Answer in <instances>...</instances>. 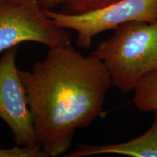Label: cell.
Listing matches in <instances>:
<instances>
[{"instance_id":"cell-1","label":"cell","mask_w":157,"mask_h":157,"mask_svg":"<svg viewBox=\"0 0 157 157\" xmlns=\"http://www.w3.org/2000/svg\"><path fill=\"white\" fill-rule=\"evenodd\" d=\"M37 139L48 156L63 155L78 129L101 115L113 85L103 63L70 45L49 48L30 71L20 70Z\"/></svg>"},{"instance_id":"cell-2","label":"cell","mask_w":157,"mask_h":157,"mask_svg":"<svg viewBox=\"0 0 157 157\" xmlns=\"http://www.w3.org/2000/svg\"><path fill=\"white\" fill-rule=\"evenodd\" d=\"M91 54L99 58L121 93L134 90L141 78L157 70V21H132L116 28Z\"/></svg>"},{"instance_id":"cell-8","label":"cell","mask_w":157,"mask_h":157,"mask_svg":"<svg viewBox=\"0 0 157 157\" xmlns=\"http://www.w3.org/2000/svg\"><path fill=\"white\" fill-rule=\"evenodd\" d=\"M120 0H70L66 4V13L80 14L95 10L114 4Z\"/></svg>"},{"instance_id":"cell-5","label":"cell","mask_w":157,"mask_h":157,"mask_svg":"<svg viewBox=\"0 0 157 157\" xmlns=\"http://www.w3.org/2000/svg\"><path fill=\"white\" fill-rule=\"evenodd\" d=\"M17 52V46L13 47L0 58V119L10 128L16 145L42 148L16 66Z\"/></svg>"},{"instance_id":"cell-6","label":"cell","mask_w":157,"mask_h":157,"mask_svg":"<svg viewBox=\"0 0 157 157\" xmlns=\"http://www.w3.org/2000/svg\"><path fill=\"white\" fill-rule=\"evenodd\" d=\"M146 132L127 142L101 146L81 144L65 156L83 157L97 154H121L132 157H157V111Z\"/></svg>"},{"instance_id":"cell-4","label":"cell","mask_w":157,"mask_h":157,"mask_svg":"<svg viewBox=\"0 0 157 157\" xmlns=\"http://www.w3.org/2000/svg\"><path fill=\"white\" fill-rule=\"evenodd\" d=\"M44 11L58 27L75 31L76 46L87 49L96 35L115 29L124 23L157 21V0H120L103 8L80 14L47 9Z\"/></svg>"},{"instance_id":"cell-10","label":"cell","mask_w":157,"mask_h":157,"mask_svg":"<svg viewBox=\"0 0 157 157\" xmlns=\"http://www.w3.org/2000/svg\"><path fill=\"white\" fill-rule=\"evenodd\" d=\"M44 9L52 10L63 4H67L70 0H36Z\"/></svg>"},{"instance_id":"cell-9","label":"cell","mask_w":157,"mask_h":157,"mask_svg":"<svg viewBox=\"0 0 157 157\" xmlns=\"http://www.w3.org/2000/svg\"><path fill=\"white\" fill-rule=\"evenodd\" d=\"M0 157H48L39 147L18 146L10 148H0Z\"/></svg>"},{"instance_id":"cell-3","label":"cell","mask_w":157,"mask_h":157,"mask_svg":"<svg viewBox=\"0 0 157 157\" xmlns=\"http://www.w3.org/2000/svg\"><path fill=\"white\" fill-rule=\"evenodd\" d=\"M24 42L50 48L70 45L71 39L36 0H0V53Z\"/></svg>"},{"instance_id":"cell-7","label":"cell","mask_w":157,"mask_h":157,"mask_svg":"<svg viewBox=\"0 0 157 157\" xmlns=\"http://www.w3.org/2000/svg\"><path fill=\"white\" fill-rule=\"evenodd\" d=\"M133 93L132 103L139 111H157V70L141 78Z\"/></svg>"}]
</instances>
